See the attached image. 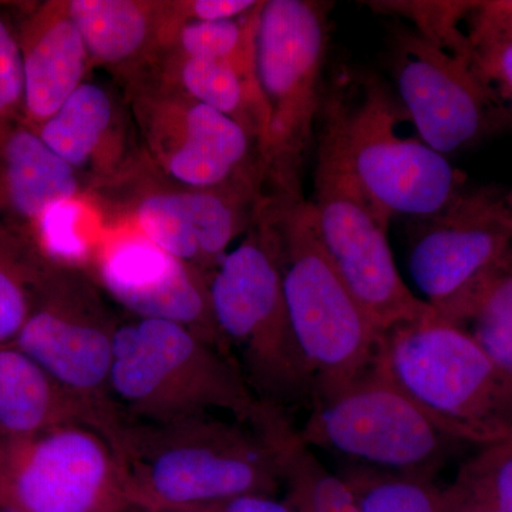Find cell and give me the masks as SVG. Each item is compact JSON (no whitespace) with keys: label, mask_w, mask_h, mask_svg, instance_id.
Here are the masks:
<instances>
[{"label":"cell","mask_w":512,"mask_h":512,"mask_svg":"<svg viewBox=\"0 0 512 512\" xmlns=\"http://www.w3.org/2000/svg\"><path fill=\"white\" fill-rule=\"evenodd\" d=\"M128 498L141 512H198L282 487L274 431L220 416L150 421L120 416L110 427Z\"/></svg>","instance_id":"obj_1"},{"label":"cell","mask_w":512,"mask_h":512,"mask_svg":"<svg viewBox=\"0 0 512 512\" xmlns=\"http://www.w3.org/2000/svg\"><path fill=\"white\" fill-rule=\"evenodd\" d=\"M210 299L222 350L259 402L286 417L309 409L315 386L289 320L281 238L268 198L212 272Z\"/></svg>","instance_id":"obj_2"},{"label":"cell","mask_w":512,"mask_h":512,"mask_svg":"<svg viewBox=\"0 0 512 512\" xmlns=\"http://www.w3.org/2000/svg\"><path fill=\"white\" fill-rule=\"evenodd\" d=\"M110 393L120 416L164 421L220 414L268 431L285 414L259 402L235 363L190 329L165 320H121Z\"/></svg>","instance_id":"obj_3"},{"label":"cell","mask_w":512,"mask_h":512,"mask_svg":"<svg viewBox=\"0 0 512 512\" xmlns=\"http://www.w3.org/2000/svg\"><path fill=\"white\" fill-rule=\"evenodd\" d=\"M332 3L266 0L255 37V70L266 109L259 143L265 195L303 197L302 173L322 109Z\"/></svg>","instance_id":"obj_4"},{"label":"cell","mask_w":512,"mask_h":512,"mask_svg":"<svg viewBox=\"0 0 512 512\" xmlns=\"http://www.w3.org/2000/svg\"><path fill=\"white\" fill-rule=\"evenodd\" d=\"M377 365L454 440L512 441V377L436 313L386 330Z\"/></svg>","instance_id":"obj_5"},{"label":"cell","mask_w":512,"mask_h":512,"mask_svg":"<svg viewBox=\"0 0 512 512\" xmlns=\"http://www.w3.org/2000/svg\"><path fill=\"white\" fill-rule=\"evenodd\" d=\"M268 198L281 238L286 308L312 375L313 399H318L348 386L376 365L383 333L330 261L311 202L305 197Z\"/></svg>","instance_id":"obj_6"},{"label":"cell","mask_w":512,"mask_h":512,"mask_svg":"<svg viewBox=\"0 0 512 512\" xmlns=\"http://www.w3.org/2000/svg\"><path fill=\"white\" fill-rule=\"evenodd\" d=\"M323 103L338 126L350 170L392 220L439 214L466 192L464 175L419 137L399 131L402 104L373 74L359 73L325 87Z\"/></svg>","instance_id":"obj_7"},{"label":"cell","mask_w":512,"mask_h":512,"mask_svg":"<svg viewBox=\"0 0 512 512\" xmlns=\"http://www.w3.org/2000/svg\"><path fill=\"white\" fill-rule=\"evenodd\" d=\"M309 202L323 248L379 332L434 312L404 284L387 239L390 218L350 170L338 126L323 101Z\"/></svg>","instance_id":"obj_8"},{"label":"cell","mask_w":512,"mask_h":512,"mask_svg":"<svg viewBox=\"0 0 512 512\" xmlns=\"http://www.w3.org/2000/svg\"><path fill=\"white\" fill-rule=\"evenodd\" d=\"M303 443L346 458L349 464L393 473L436 476L460 441L376 365L348 386L313 399Z\"/></svg>","instance_id":"obj_9"},{"label":"cell","mask_w":512,"mask_h":512,"mask_svg":"<svg viewBox=\"0 0 512 512\" xmlns=\"http://www.w3.org/2000/svg\"><path fill=\"white\" fill-rule=\"evenodd\" d=\"M120 322L83 269L53 264L35 309L12 343L86 404L104 434L120 417L110 393Z\"/></svg>","instance_id":"obj_10"},{"label":"cell","mask_w":512,"mask_h":512,"mask_svg":"<svg viewBox=\"0 0 512 512\" xmlns=\"http://www.w3.org/2000/svg\"><path fill=\"white\" fill-rule=\"evenodd\" d=\"M127 89L147 160L180 187L214 190L262 177L258 140L231 117L153 74L128 83Z\"/></svg>","instance_id":"obj_11"},{"label":"cell","mask_w":512,"mask_h":512,"mask_svg":"<svg viewBox=\"0 0 512 512\" xmlns=\"http://www.w3.org/2000/svg\"><path fill=\"white\" fill-rule=\"evenodd\" d=\"M0 500L20 512L133 510L109 437L82 423L0 448Z\"/></svg>","instance_id":"obj_12"},{"label":"cell","mask_w":512,"mask_h":512,"mask_svg":"<svg viewBox=\"0 0 512 512\" xmlns=\"http://www.w3.org/2000/svg\"><path fill=\"white\" fill-rule=\"evenodd\" d=\"M387 66L400 104L424 144L447 157L503 124L498 94L473 62L396 25L389 37Z\"/></svg>","instance_id":"obj_13"},{"label":"cell","mask_w":512,"mask_h":512,"mask_svg":"<svg viewBox=\"0 0 512 512\" xmlns=\"http://www.w3.org/2000/svg\"><path fill=\"white\" fill-rule=\"evenodd\" d=\"M511 254L503 197L466 191L439 214L414 220L407 266L423 301L443 318Z\"/></svg>","instance_id":"obj_14"},{"label":"cell","mask_w":512,"mask_h":512,"mask_svg":"<svg viewBox=\"0 0 512 512\" xmlns=\"http://www.w3.org/2000/svg\"><path fill=\"white\" fill-rule=\"evenodd\" d=\"M93 261L101 288L131 316L177 323L222 350L210 275L165 254L134 227L104 234Z\"/></svg>","instance_id":"obj_15"},{"label":"cell","mask_w":512,"mask_h":512,"mask_svg":"<svg viewBox=\"0 0 512 512\" xmlns=\"http://www.w3.org/2000/svg\"><path fill=\"white\" fill-rule=\"evenodd\" d=\"M264 197L259 175L214 190L158 188L134 201L131 222L165 254L211 276L232 242L247 234Z\"/></svg>","instance_id":"obj_16"},{"label":"cell","mask_w":512,"mask_h":512,"mask_svg":"<svg viewBox=\"0 0 512 512\" xmlns=\"http://www.w3.org/2000/svg\"><path fill=\"white\" fill-rule=\"evenodd\" d=\"M92 63L126 84L154 69L178 25L173 2L151 0H67Z\"/></svg>","instance_id":"obj_17"},{"label":"cell","mask_w":512,"mask_h":512,"mask_svg":"<svg viewBox=\"0 0 512 512\" xmlns=\"http://www.w3.org/2000/svg\"><path fill=\"white\" fill-rule=\"evenodd\" d=\"M35 130L79 178L92 177L99 187L123 183L136 171L119 104L100 84L84 82Z\"/></svg>","instance_id":"obj_18"},{"label":"cell","mask_w":512,"mask_h":512,"mask_svg":"<svg viewBox=\"0 0 512 512\" xmlns=\"http://www.w3.org/2000/svg\"><path fill=\"white\" fill-rule=\"evenodd\" d=\"M18 39L25 77L23 121L37 128L82 86L92 60L67 0L37 6Z\"/></svg>","instance_id":"obj_19"},{"label":"cell","mask_w":512,"mask_h":512,"mask_svg":"<svg viewBox=\"0 0 512 512\" xmlns=\"http://www.w3.org/2000/svg\"><path fill=\"white\" fill-rule=\"evenodd\" d=\"M82 423L101 430L96 414L15 345L0 346V448Z\"/></svg>","instance_id":"obj_20"},{"label":"cell","mask_w":512,"mask_h":512,"mask_svg":"<svg viewBox=\"0 0 512 512\" xmlns=\"http://www.w3.org/2000/svg\"><path fill=\"white\" fill-rule=\"evenodd\" d=\"M83 194L82 180L20 120L0 128V214L33 224L53 204Z\"/></svg>","instance_id":"obj_21"},{"label":"cell","mask_w":512,"mask_h":512,"mask_svg":"<svg viewBox=\"0 0 512 512\" xmlns=\"http://www.w3.org/2000/svg\"><path fill=\"white\" fill-rule=\"evenodd\" d=\"M147 74L231 117L261 143L266 128V109L255 66H242L229 60L164 56Z\"/></svg>","instance_id":"obj_22"},{"label":"cell","mask_w":512,"mask_h":512,"mask_svg":"<svg viewBox=\"0 0 512 512\" xmlns=\"http://www.w3.org/2000/svg\"><path fill=\"white\" fill-rule=\"evenodd\" d=\"M285 503L293 512H362L356 497L339 474L320 463L313 448L303 443L292 421L274 431Z\"/></svg>","instance_id":"obj_23"},{"label":"cell","mask_w":512,"mask_h":512,"mask_svg":"<svg viewBox=\"0 0 512 512\" xmlns=\"http://www.w3.org/2000/svg\"><path fill=\"white\" fill-rule=\"evenodd\" d=\"M52 266L30 235L0 224V346L15 342Z\"/></svg>","instance_id":"obj_24"},{"label":"cell","mask_w":512,"mask_h":512,"mask_svg":"<svg viewBox=\"0 0 512 512\" xmlns=\"http://www.w3.org/2000/svg\"><path fill=\"white\" fill-rule=\"evenodd\" d=\"M440 319L464 330L495 365L512 377V254Z\"/></svg>","instance_id":"obj_25"},{"label":"cell","mask_w":512,"mask_h":512,"mask_svg":"<svg viewBox=\"0 0 512 512\" xmlns=\"http://www.w3.org/2000/svg\"><path fill=\"white\" fill-rule=\"evenodd\" d=\"M97 212L84 194L47 208L32 225L30 237L53 264L83 269L94 258L101 238L94 235ZM104 235V234H103Z\"/></svg>","instance_id":"obj_26"},{"label":"cell","mask_w":512,"mask_h":512,"mask_svg":"<svg viewBox=\"0 0 512 512\" xmlns=\"http://www.w3.org/2000/svg\"><path fill=\"white\" fill-rule=\"evenodd\" d=\"M339 476L362 512H443L441 488L431 478L348 464Z\"/></svg>","instance_id":"obj_27"},{"label":"cell","mask_w":512,"mask_h":512,"mask_svg":"<svg viewBox=\"0 0 512 512\" xmlns=\"http://www.w3.org/2000/svg\"><path fill=\"white\" fill-rule=\"evenodd\" d=\"M262 3L241 19L183 23L161 57L229 60L255 66V37Z\"/></svg>","instance_id":"obj_28"},{"label":"cell","mask_w":512,"mask_h":512,"mask_svg":"<svg viewBox=\"0 0 512 512\" xmlns=\"http://www.w3.org/2000/svg\"><path fill=\"white\" fill-rule=\"evenodd\" d=\"M468 18L474 67L512 107V18L501 2H476Z\"/></svg>","instance_id":"obj_29"},{"label":"cell","mask_w":512,"mask_h":512,"mask_svg":"<svg viewBox=\"0 0 512 512\" xmlns=\"http://www.w3.org/2000/svg\"><path fill=\"white\" fill-rule=\"evenodd\" d=\"M461 488L498 512H512V441L478 447L458 468Z\"/></svg>","instance_id":"obj_30"},{"label":"cell","mask_w":512,"mask_h":512,"mask_svg":"<svg viewBox=\"0 0 512 512\" xmlns=\"http://www.w3.org/2000/svg\"><path fill=\"white\" fill-rule=\"evenodd\" d=\"M474 5L476 2L375 3L377 9L393 10L409 18L420 35L467 59H471L470 40L458 28V20L468 16Z\"/></svg>","instance_id":"obj_31"},{"label":"cell","mask_w":512,"mask_h":512,"mask_svg":"<svg viewBox=\"0 0 512 512\" xmlns=\"http://www.w3.org/2000/svg\"><path fill=\"white\" fill-rule=\"evenodd\" d=\"M25 77L18 33L0 12V128L23 120Z\"/></svg>","instance_id":"obj_32"},{"label":"cell","mask_w":512,"mask_h":512,"mask_svg":"<svg viewBox=\"0 0 512 512\" xmlns=\"http://www.w3.org/2000/svg\"><path fill=\"white\" fill-rule=\"evenodd\" d=\"M259 5L255 0H175L178 26L187 22H215L244 18Z\"/></svg>","instance_id":"obj_33"},{"label":"cell","mask_w":512,"mask_h":512,"mask_svg":"<svg viewBox=\"0 0 512 512\" xmlns=\"http://www.w3.org/2000/svg\"><path fill=\"white\" fill-rule=\"evenodd\" d=\"M198 512H293L285 500L276 495L247 494L229 498Z\"/></svg>","instance_id":"obj_34"},{"label":"cell","mask_w":512,"mask_h":512,"mask_svg":"<svg viewBox=\"0 0 512 512\" xmlns=\"http://www.w3.org/2000/svg\"><path fill=\"white\" fill-rule=\"evenodd\" d=\"M443 512H498L456 483L441 488Z\"/></svg>","instance_id":"obj_35"},{"label":"cell","mask_w":512,"mask_h":512,"mask_svg":"<svg viewBox=\"0 0 512 512\" xmlns=\"http://www.w3.org/2000/svg\"><path fill=\"white\" fill-rule=\"evenodd\" d=\"M503 205L505 218H507L508 225H510V228L512 229V192H510V194L504 195Z\"/></svg>","instance_id":"obj_36"},{"label":"cell","mask_w":512,"mask_h":512,"mask_svg":"<svg viewBox=\"0 0 512 512\" xmlns=\"http://www.w3.org/2000/svg\"><path fill=\"white\" fill-rule=\"evenodd\" d=\"M0 512H20V511L16 510V508L12 507V505L5 503V501L0 500Z\"/></svg>","instance_id":"obj_37"},{"label":"cell","mask_w":512,"mask_h":512,"mask_svg":"<svg viewBox=\"0 0 512 512\" xmlns=\"http://www.w3.org/2000/svg\"><path fill=\"white\" fill-rule=\"evenodd\" d=\"M501 3H503L504 9L507 10L508 15L512 18V0L510 2H504L503 0Z\"/></svg>","instance_id":"obj_38"}]
</instances>
